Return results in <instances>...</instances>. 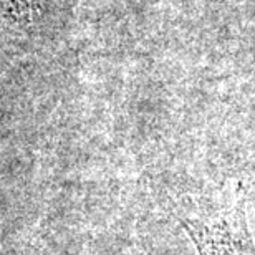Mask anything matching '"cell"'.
I'll return each instance as SVG.
<instances>
[{
  "label": "cell",
  "instance_id": "1",
  "mask_svg": "<svg viewBox=\"0 0 255 255\" xmlns=\"http://www.w3.org/2000/svg\"><path fill=\"white\" fill-rule=\"evenodd\" d=\"M199 255H255L254 239L246 219L244 199L232 207L199 217L179 216Z\"/></svg>",
  "mask_w": 255,
  "mask_h": 255
},
{
  "label": "cell",
  "instance_id": "2",
  "mask_svg": "<svg viewBox=\"0 0 255 255\" xmlns=\"http://www.w3.org/2000/svg\"><path fill=\"white\" fill-rule=\"evenodd\" d=\"M42 10V0H0V18L13 23L30 22Z\"/></svg>",
  "mask_w": 255,
  "mask_h": 255
}]
</instances>
